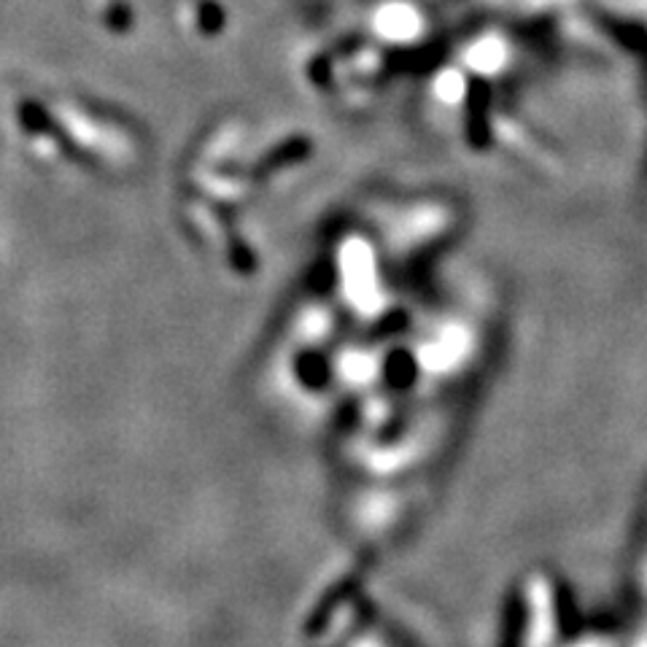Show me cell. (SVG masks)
I'll return each mask as SVG.
<instances>
[{"instance_id":"obj_1","label":"cell","mask_w":647,"mask_h":647,"mask_svg":"<svg viewBox=\"0 0 647 647\" xmlns=\"http://www.w3.org/2000/svg\"><path fill=\"white\" fill-rule=\"evenodd\" d=\"M645 580H647V569H645ZM647 585V583H645Z\"/></svg>"}]
</instances>
